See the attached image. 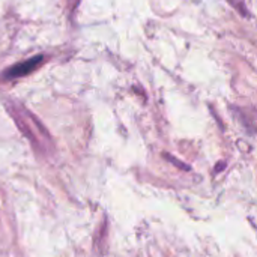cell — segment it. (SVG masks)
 Segmentation results:
<instances>
[{
  "label": "cell",
  "mask_w": 257,
  "mask_h": 257,
  "mask_svg": "<svg viewBox=\"0 0 257 257\" xmlns=\"http://www.w3.org/2000/svg\"><path fill=\"white\" fill-rule=\"evenodd\" d=\"M9 113L15 119L21 133L30 140L33 148H36V151H39L42 154H48L53 149V143H51L48 131L42 126V123L29 110L12 102L9 105Z\"/></svg>",
  "instance_id": "obj_1"
},
{
  "label": "cell",
  "mask_w": 257,
  "mask_h": 257,
  "mask_svg": "<svg viewBox=\"0 0 257 257\" xmlns=\"http://www.w3.org/2000/svg\"><path fill=\"white\" fill-rule=\"evenodd\" d=\"M41 62H42V57H41V56H38V57H33V59H30V60H27V62L18 63V65H15L14 68L8 69L6 77H8V78H15V77L27 75L29 72L35 71V69L39 66V63H41Z\"/></svg>",
  "instance_id": "obj_2"
},
{
  "label": "cell",
  "mask_w": 257,
  "mask_h": 257,
  "mask_svg": "<svg viewBox=\"0 0 257 257\" xmlns=\"http://www.w3.org/2000/svg\"><path fill=\"white\" fill-rule=\"evenodd\" d=\"M229 2H230V5H232V6H235L241 14H245V12H247V8L244 6L242 0H229Z\"/></svg>",
  "instance_id": "obj_3"
}]
</instances>
